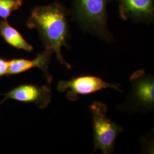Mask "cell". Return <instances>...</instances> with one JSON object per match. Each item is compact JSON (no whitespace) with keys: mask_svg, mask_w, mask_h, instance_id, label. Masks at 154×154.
Instances as JSON below:
<instances>
[{"mask_svg":"<svg viewBox=\"0 0 154 154\" xmlns=\"http://www.w3.org/2000/svg\"><path fill=\"white\" fill-rule=\"evenodd\" d=\"M69 13L65 6L58 2L38 6L32 10L26 23L29 29L37 30L45 49L52 50L58 61L67 69H71L72 66L63 59L61 49L63 46H68Z\"/></svg>","mask_w":154,"mask_h":154,"instance_id":"1","label":"cell"},{"mask_svg":"<svg viewBox=\"0 0 154 154\" xmlns=\"http://www.w3.org/2000/svg\"><path fill=\"white\" fill-rule=\"evenodd\" d=\"M110 1L111 0H74L73 19L83 32L111 41L112 37L107 25V5Z\"/></svg>","mask_w":154,"mask_h":154,"instance_id":"2","label":"cell"},{"mask_svg":"<svg viewBox=\"0 0 154 154\" xmlns=\"http://www.w3.org/2000/svg\"><path fill=\"white\" fill-rule=\"evenodd\" d=\"M93 119L94 151L100 149L103 154H111L118 136L123 128L107 116V106L104 103L95 101L90 107Z\"/></svg>","mask_w":154,"mask_h":154,"instance_id":"3","label":"cell"},{"mask_svg":"<svg viewBox=\"0 0 154 154\" xmlns=\"http://www.w3.org/2000/svg\"><path fill=\"white\" fill-rule=\"evenodd\" d=\"M131 90L121 109L128 112H149L154 110V78L144 70L134 72L130 78Z\"/></svg>","mask_w":154,"mask_h":154,"instance_id":"4","label":"cell"},{"mask_svg":"<svg viewBox=\"0 0 154 154\" xmlns=\"http://www.w3.org/2000/svg\"><path fill=\"white\" fill-rule=\"evenodd\" d=\"M111 88L122 93L119 85L106 82L102 78L91 75L75 77L70 80H62L57 85V90L61 93L67 91L66 98L70 101L75 102L79 95L94 93L99 90Z\"/></svg>","mask_w":154,"mask_h":154,"instance_id":"5","label":"cell"},{"mask_svg":"<svg viewBox=\"0 0 154 154\" xmlns=\"http://www.w3.org/2000/svg\"><path fill=\"white\" fill-rule=\"evenodd\" d=\"M119 3V14L123 20L149 23L154 17V0H111Z\"/></svg>","mask_w":154,"mask_h":154,"instance_id":"6","label":"cell"},{"mask_svg":"<svg viewBox=\"0 0 154 154\" xmlns=\"http://www.w3.org/2000/svg\"><path fill=\"white\" fill-rule=\"evenodd\" d=\"M5 99H14L22 102L34 103L40 109L49 105L51 99V90L47 86H37L22 85L4 94Z\"/></svg>","mask_w":154,"mask_h":154,"instance_id":"7","label":"cell"},{"mask_svg":"<svg viewBox=\"0 0 154 154\" xmlns=\"http://www.w3.org/2000/svg\"><path fill=\"white\" fill-rule=\"evenodd\" d=\"M54 51L50 49H45L32 60L26 59H14L9 61L8 74L14 75L26 72L32 68L38 67L42 72L48 82L51 83L53 77L49 72V65Z\"/></svg>","mask_w":154,"mask_h":154,"instance_id":"8","label":"cell"},{"mask_svg":"<svg viewBox=\"0 0 154 154\" xmlns=\"http://www.w3.org/2000/svg\"><path fill=\"white\" fill-rule=\"evenodd\" d=\"M0 34L8 44L16 49L29 52L33 50V46L28 44L20 33L5 20L0 21Z\"/></svg>","mask_w":154,"mask_h":154,"instance_id":"9","label":"cell"},{"mask_svg":"<svg viewBox=\"0 0 154 154\" xmlns=\"http://www.w3.org/2000/svg\"><path fill=\"white\" fill-rule=\"evenodd\" d=\"M23 0H0V17L6 20L13 11L18 10Z\"/></svg>","mask_w":154,"mask_h":154,"instance_id":"10","label":"cell"},{"mask_svg":"<svg viewBox=\"0 0 154 154\" xmlns=\"http://www.w3.org/2000/svg\"><path fill=\"white\" fill-rule=\"evenodd\" d=\"M9 66V61L0 58V77L8 74Z\"/></svg>","mask_w":154,"mask_h":154,"instance_id":"11","label":"cell"}]
</instances>
